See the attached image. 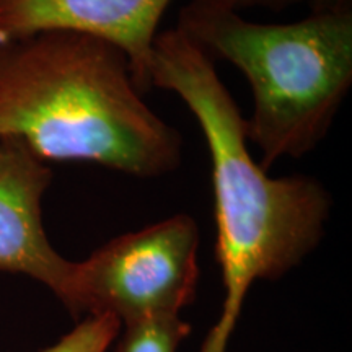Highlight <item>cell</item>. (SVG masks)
Listing matches in <instances>:
<instances>
[{
  "mask_svg": "<svg viewBox=\"0 0 352 352\" xmlns=\"http://www.w3.org/2000/svg\"><path fill=\"white\" fill-rule=\"evenodd\" d=\"M121 331V323L111 315L87 316L54 346L41 352H107Z\"/></svg>",
  "mask_w": 352,
  "mask_h": 352,
  "instance_id": "cell-8",
  "label": "cell"
},
{
  "mask_svg": "<svg viewBox=\"0 0 352 352\" xmlns=\"http://www.w3.org/2000/svg\"><path fill=\"white\" fill-rule=\"evenodd\" d=\"M120 47L76 32L0 44V139L41 160H80L138 178L182 162V135L144 103Z\"/></svg>",
  "mask_w": 352,
  "mask_h": 352,
  "instance_id": "cell-1",
  "label": "cell"
},
{
  "mask_svg": "<svg viewBox=\"0 0 352 352\" xmlns=\"http://www.w3.org/2000/svg\"><path fill=\"white\" fill-rule=\"evenodd\" d=\"M171 0H0V44L44 32L101 38L124 52L140 91L151 88L148 64Z\"/></svg>",
  "mask_w": 352,
  "mask_h": 352,
  "instance_id": "cell-6",
  "label": "cell"
},
{
  "mask_svg": "<svg viewBox=\"0 0 352 352\" xmlns=\"http://www.w3.org/2000/svg\"><path fill=\"white\" fill-rule=\"evenodd\" d=\"M121 328L124 331L114 352H176L191 333V324L179 315L153 316L122 324Z\"/></svg>",
  "mask_w": 352,
  "mask_h": 352,
  "instance_id": "cell-7",
  "label": "cell"
},
{
  "mask_svg": "<svg viewBox=\"0 0 352 352\" xmlns=\"http://www.w3.org/2000/svg\"><path fill=\"white\" fill-rule=\"evenodd\" d=\"M52 170L16 139H0V272L46 285L67 308L76 261L59 254L43 227L41 201Z\"/></svg>",
  "mask_w": 352,
  "mask_h": 352,
  "instance_id": "cell-5",
  "label": "cell"
},
{
  "mask_svg": "<svg viewBox=\"0 0 352 352\" xmlns=\"http://www.w3.org/2000/svg\"><path fill=\"white\" fill-rule=\"evenodd\" d=\"M148 83L173 91L199 122L212 162L217 248L263 253L294 270L323 239L331 196L311 176L274 178L248 151L246 118L212 59L178 28L157 33Z\"/></svg>",
  "mask_w": 352,
  "mask_h": 352,
  "instance_id": "cell-3",
  "label": "cell"
},
{
  "mask_svg": "<svg viewBox=\"0 0 352 352\" xmlns=\"http://www.w3.org/2000/svg\"><path fill=\"white\" fill-rule=\"evenodd\" d=\"M199 230L178 214L142 230L124 233L76 261L67 310L111 315L122 324L179 315L196 297Z\"/></svg>",
  "mask_w": 352,
  "mask_h": 352,
  "instance_id": "cell-4",
  "label": "cell"
},
{
  "mask_svg": "<svg viewBox=\"0 0 352 352\" xmlns=\"http://www.w3.org/2000/svg\"><path fill=\"white\" fill-rule=\"evenodd\" d=\"M311 12L352 10V0H310Z\"/></svg>",
  "mask_w": 352,
  "mask_h": 352,
  "instance_id": "cell-10",
  "label": "cell"
},
{
  "mask_svg": "<svg viewBox=\"0 0 352 352\" xmlns=\"http://www.w3.org/2000/svg\"><path fill=\"white\" fill-rule=\"evenodd\" d=\"M176 28L243 72L253 94L246 138L263 168L307 155L331 129L352 85V10L254 23L212 0H191Z\"/></svg>",
  "mask_w": 352,
  "mask_h": 352,
  "instance_id": "cell-2",
  "label": "cell"
},
{
  "mask_svg": "<svg viewBox=\"0 0 352 352\" xmlns=\"http://www.w3.org/2000/svg\"><path fill=\"white\" fill-rule=\"evenodd\" d=\"M220 6L230 7L233 10H240L243 7H253V6H261V7H270V8H283L290 3L302 2V0H212Z\"/></svg>",
  "mask_w": 352,
  "mask_h": 352,
  "instance_id": "cell-9",
  "label": "cell"
}]
</instances>
